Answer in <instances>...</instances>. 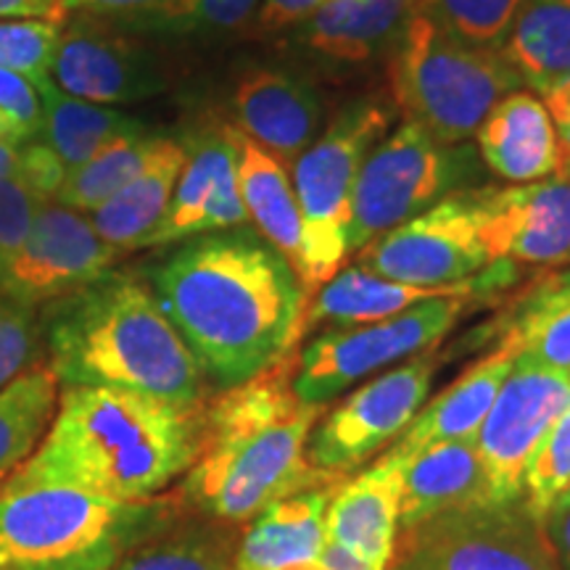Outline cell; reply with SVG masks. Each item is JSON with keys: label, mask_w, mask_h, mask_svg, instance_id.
Here are the masks:
<instances>
[{"label": "cell", "mask_w": 570, "mask_h": 570, "mask_svg": "<svg viewBox=\"0 0 570 570\" xmlns=\"http://www.w3.org/2000/svg\"><path fill=\"white\" fill-rule=\"evenodd\" d=\"M481 159L491 173L510 183H533L560 169L558 132L541 98L512 90L499 101L479 130Z\"/></svg>", "instance_id": "obj_20"}, {"label": "cell", "mask_w": 570, "mask_h": 570, "mask_svg": "<svg viewBox=\"0 0 570 570\" xmlns=\"http://www.w3.org/2000/svg\"><path fill=\"white\" fill-rule=\"evenodd\" d=\"M169 520L164 499L119 502L67 483L6 481L0 570H114Z\"/></svg>", "instance_id": "obj_5"}, {"label": "cell", "mask_w": 570, "mask_h": 570, "mask_svg": "<svg viewBox=\"0 0 570 570\" xmlns=\"http://www.w3.org/2000/svg\"><path fill=\"white\" fill-rule=\"evenodd\" d=\"M35 88H38L42 111L38 135L69 173L92 159L111 140L142 130L138 119L111 106H98L69 96L51 77H46Z\"/></svg>", "instance_id": "obj_28"}, {"label": "cell", "mask_w": 570, "mask_h": 570, "mask_svg": "<svg viewBox=\"0 0 570 570\" xmlns=\"http://www.w3.org/2000/svg\"><path fill=\"white\" fill-rule=\"evenodd\" d=\"M298 352L225 389L204 410L202 444L183 491L204 515L244 523L277 499L338 483L306 460V441L325 404L302 402L294 391Z\"/></svg>", "instance_id": "obj_3"}, {"label": "cell", "mask_w": 570, "mask_h": 570, "mask_svg": "<svg viewBox=\"0 0 570 570\" xmlns=\"http://www.w3.org/2000/svg\"><path fill=\"white\" fill-rule=\"evenodd\" d=\"M169 0H63L67 11H85L96 13V17H119L125 21L138 19L142 13H151Z\"/></svg>", "instance_id": "obj_44"}, {"label": "cell", "mask_w": 570, "mask_h": 570, "mask_svg": "<svg viewBox=\"0 0 570 570\" xmlns=\"http://www.w3.org/2000/svg\"><path fill=\"white\" fill-rule=\"evenodd\" d=\"M570 404V373L515 362L475 433L489 504L520 502L525 468Z\"/></svg>", "instance_id": "obj_13"}, {"label": "cell", "mask_w": 570, "mask_h": 570, "mask_svg": "<svg viewBox=\"0 0 570 570\" xmlns=\"http://www.w3.org/2000/svg\"><path fill=\"white\" fill-rule=\"evenodd\" d=\"M396 40L389 63L394 101L410 125L446 146L475 135L489 111L523 85L502 51L465 46L417 13Z\"/></svg>", "instance_id": "obj_6"}, {"label": "cell", "mask_w": 570, "mask_h": 570, "mask_svg": "<svg viewBox=\"0 0 570 570\" xmlns=\"http://www.w3.org/2000/svg\"><path fill=\"white\" fill-rule=\"evenodd\" d=\"M338 483L296 491L256 512L238 541L235 570H281L315 558L325 547V510Z\"/></svg>", "instance_id": "obj_23"}, {"label": "cell", "mask_w": 570, "mask_h": 570, "mask_svg": "<svg viewBox=\"0 0 570 570\" xmlns=\"http://www.w3.org/2000/svg\"><path fill=\"white\" fill-rule=\"evenodd\" d=\"M502 56L539 92L570 75V0H523Z\"/></svg>", "instance_id": "obj_29"}, {"label": "cell", "mask_w": 570, "mask_h": 570, "mask_svg": "<svg viewBox=\"0 0 570 570\" xmlns=\"http://www.w3.org/2000/svg\"><path fill=\"white\" fill-rule=\"evenodd\" d=\"M51 80L69 96L98 106L142 101L164 90V77L151 56L88 21L61 30Z\"/></svg>", "instance_id": "obj_17"}, {"label": "cell", "mask_w": 570, "mask_h": 570, "mask_svg": "<svg viewBox=\"0 0 570 570\" xmlns=\"http://www.w3.org/2000/svg\"><path fill=\"white\" fill-rule=\"evenodd\" d=\"M468 504H489L473 439L436 441L404 458L399 531Z\"/></svg>", "instance_id": "obj_21"}, {"label": "cell", "mask_w": 570, "mask_h": 570, "mask_svg": "<svg viewBox=\"0 0 570 570\" xmlns=\"http://www.w3.org/2000/svg\"><path fill=\"white\" fill-rule=\"evenodd\" d=\"M281 570H373L367 562H362L360 558H354L352 552L341 550V547L331 544L325 539V547L320 550L315 558H306L302 562H294V566L281 568Z\"/></svg>", "instance_id": "obj_46"}, {"label": "cell", "mask_w": 570, "mask_h": 570, "mask_svg": "<svg viewBox=\"0 0 570 570\" xmlns=\"http://www.w3.org/2000/svg\"><path fill=\"white\" fill-rule=\"evenodd\" d=\"M59 404V381L48 365H35L0 391V481L32 458Z\"/></svg>", "instance_id": "obj_31"}, {"label": "cell", "mask_w": 570, "mask_h": 570, "mask_svg": "<svg viewBox=\"0 0 570 570\" xmlns=\"http://www.w3.org/2000/svg\"><path fill=\"white\" fill-rule=\"evenodd\" d=\"M520 502L539 523L570 504V404L533 452Z\"/></svg>", "instance_id": "obj_35"}, {"label": "cell", "mask_w": 570, "mask_h": 570, "mask_svg": "<svg viewBox=\"0 0 570 570\" xmlns=\"http://www.w3.org/2000/svg\"><path fill=\"white\" fill-rule=\"evenodd\" d=\"M462 291H473V283L465 281L460 285H446V288H417V285L386 281V277L354 265L338 269L312 296V302L304 306L298 336L327 323L341 327L377 323V320L394 317L399 312L410 309V306L428 302V298L462 294Z\"/></svg>", "instance_id": "obj_25"}, {"label": "cell", "mask_w": 570, "mask_h": 570, "mask_svg": "<svg viewBox=\"0 0 570 570\" xmlns=\"http://www.w3.org/2000/svg\"><path fill=\"white\" fill-rule=\"evenodd\" d=\"M331 0H262L259 27L265 32H277L285 27H298L317 9H323Z\"/></svg>", "instance_id": "obj_43"}, {"label": "cell", "mask_w": 570, "mask_h": 570, "mask_svg": "<svg viewBox=\"0 0 570 570\" xmlns=\"http://www.w3.org/2000/svg\"><path fill=\"white\" fill-rule=\"evenodd\" d=\"M262 0H169L127 24L156 32H230L259 11Z\"/></svg>", "instance_id": "obj_36"}, {"label": "cell", "mask_w": 570, "mask_h": 570, "mask_svg": "<svg viewBox=\"0 0 570 570\" xmlns=\"http://www.w3.org/2000/svg\"><path fill=\"white\" fill-rule=\"evenodd\" d=\"M389 570H562L523 502L468 504L399 531Z\"/></svg>", "instance_id": "obj_9"}, {"label": "cell", "mask_w": 570, "mask_h": 570, "mask_svg": "<svg viewBox=\"0 0 570 570\" xmlns=\"http://www.w3.org/2000/svg\"><path fill=\"white\" fill-rule=\"evenodd\" d=\"M48 367L63 386H106L202 404L204 370L154 288L138 275L106 273L51 302L40 320Z\"/></svg>", "instance_id": "obj_4"}, {"label": "cell", "mask_w": 570, "mask_h": 570, "mask_svg": "<svg viewBox=\"0 0 570 570\" xmlns=\"http://www.w3.org/2000/svg\"><path fill=\"white\" fill-rule=\"evenodd\" d=\"M248 225L238 185V130L202 132L185 146L183 173L159 227L142 248L169 246L204 233Z\"/></svg>", "instance_id": "obj_16"}, {"label": "cell", "mask_w": 570, "mask_h": 570, "mask_svg": "<svg viewBox=\"0 0 570 570\" xmlns=\"http://www.w3.org/2000/svg\"><path fill=\"white\" fill-rule=\"evenodd\" d=\"M159 142V135H148L146 130L111 140L92 159L71 169L53 202L90 214L148 167Z\"/></svg>", "instance_id": "obj_32"}, {"label": "cell", "mask_w": 570, "mask_h": 570, "mask_svg": "<svg viewBox=\"0 0 570 570\" xmlns=\"http://www.w3.org/2000/svg\"><path fill=\"white\" fill-rule=\"evenodd\" d=\"M504 338L525 365L570 373V273L539 283L523 298Z\"/></svg>", "instance_id": "obj_30"}, {"label": "cell", "mask_w": 570, "mask_h": 570, "mask_svg": "<svg viewBox=\"0 0 570 570\" xmlns=\"http://www.w3.org/2000/svg\"><path fill=\"white\" fill-rule=\"evenodd\" d=\"M470 296L473 291L436 296L377 323L323 333L298 352L296 396L309 404H327L375 370L431 352L465 315Z\"/></svg>", "instance_id": "obj_10"}, {"label": "cell", "mask_w": 570, "mask_h": 570, "mask_svg": "<svg viewBox=\"0 0 570 570\" xmlns=\"http://www.w3.org/2000/svg\"><path fill=\"white\" fill-rule=\"evenodd\" d=\"M240 135L273 154L285 169L317 138L323 104L309 82L281 69L248 71L233 92Z\"/></svg>", "instance_id": "obj_19"}, {"label": "cell", "mask_w": 570, "mask_h": 570, "mask_svg": "<svg viewBox=\"0 0 570 570\" xmlns=\"http://www.w3.org/2000/svg\"><path fill=\"white\" fill-rule=\"evenodd\" d=\"M515 346L502 338L494 352L465 370V375H460L452 386L441 391L428 407L417 412L407 431L394 444L396 452L402 458H410L417 449L436 444V441L475 439L504 377L515 367Z\"/></svg>", "instance_id": "obj_22"}, {"label": "cell", "mask_w": 570, "mask_h": 570, "mask_svg": "<svg viewBox=\"0 0 570 570\" xmlns=\"http://www.w3.org/2000/svg\"><path fill=\"white\" fill-rule=\"evenodd\" d=\"M412 17L415 0H331L298 24V42L327 59L360 63L396 40Z\"/></svg>", "instance_id": "obj_24"}, {"label": "cell", "mask_w": 570, "mask_h": 570, "mask_svg": "<svg viewBox=\"0 0 570 570\" xmlns=\"http://www.w3.org/2000/svg\"><path fill=\"white\" fill-rule=\"evenodd\" d=\"M151 288L204 375L230 389L298 344L306 306L291 262L259 233H204L159 262Z\"/></svg>", "instance_id": "obj_1"}, {"label": "cell", "mask_w": 570, "mask_h": 570, "mask_svg": "<svg viewBox=\"0 0 570 570\" xmlns=\"http://www.w3.org/2000/svg\"><path fill=\"white\" fill-rule=\"evenodd\" d=\"M404 458L394 446L375 465L333 489L325 510V539L373 570H389L399 539Z\"/></svg>", "instance_id": "obj_18"}, {"label": "cell", "mask_w": 570, "mask_h": 570, "mask_svg": "<svg viewBox=\"0 0 570 570\" xmlns=\"http://www.w3.org/2000/svg\"><path fill=\"white\" fill-rule=\"evenodd\" d=\"M541 529H544L547 539H550L560 566H566L570 570V504L566 510L554 512L552 518H547L544 523H541Z\"/></svg>", "instance_id": "obj_47"}, {"label": "cell", "mask_w": 570, "mask_h": 570, "mask_svg": "<svg viewBox=\"0 0 570 570\" xmlns=\"http://www.w3.org/2000/svg\"><path fill=\"white\" fill-rule=\"evenodd\" d=\"M3 265H6V262H3V256H0V273H3Z\"/></svg>", "instance_id": "obj_49"}, {"label": "cell", "mask_w": 570, "mask_h": 570, "mask_svg": "<svg viewBox=\"0 0 570 570\" xmlns=\"http://www.w3.org/2000/svg\"><path fill=\"white\" fill-rule=\"evenodd\" d=\"M391 109L356 101L333 119L291 164V185L304 225V296L309 302L338 273L348 252V214L356 175L367 154L386 138Z\"/></svg>", "instance_id": "obj_7"}, {"label": "cell", "mask_w": 570, "mask_h": 570, "mask_svg": "<svg viewBox=\"0 0 570 570\" xmlns=\"http://www.w3.org/2000/svg\"><path fill=\"white\" fill-rule=\"evenodd\" d=\"M61 30V21L0 19V69L17 71L35 85L51 77Z\"/></svg>", "instance_id": "obj_37"}, {"label": "cell", "mask_w": 570, "mask_h": 570, "mask_svg": "<svg viewBox=\"0 0 570 570\" xmlns=\"http://www.w3.org/2000/svg\"><path fill=\"white\" fill-rule=\"evenodd\" d=\"M51 198L40 194L21 173L0 177V256L3 262L24 244L35 217Z\"/></svg>", "instance_id": "obj_39"}, {"label": "cell", "mask_w": 570, "mask_h": 570, "mask_svg": "<svg viewBox=\"0 0 570 570\" xmlns=\"http://www.w3.org/2000/svg\"><path fill=\"white\" fill-rule=\"evenodd\" d=\"M238 185L248 219L291 262L304 285V225L288 169L240 132Z\"/></svg>", "instance_id": "obj_27"}, {"label": "cell", "mask_w": 570, "mask_h": 570, "mask_svg": "<svg viewBox=\"0 0 570 570\" xmlns=\"http://www.w3.org/2000/svg\"><path fill=\"white\" fill-rule=\"evenodd\" d=\"M67 17L63 0H0V19H48L63 24Z\"/></svg>", "instance_id": "obj_45"}, {"label": "cell", "mask_w": 570, "mask_h": 570, "mask_svg": "<svg viewBox=\"0 0 570 570\" xmlns=\"http://www.w3.org/2000/svg\"><path fill=\"white\" fill-rule=\"evenodd\" d=\"M541 104L547 106L554 132H558L560 146V169L558 173L570 175V75L554 82L552 88L541 92Z\"/></svg>", "instance_id": "obj_42"}, {"label": "cell", "mask_w": 570, "mask_h": 570, "mask_svg": "<svg viewBox=\"0 0 570 570\" xmlns=\"http://www.w3.org/2000/svg\"><path fill=\"white\" fill-rule=\"evenodd\" d=\"M185 146L173 138H161L154 159L138 177H132L119 194L92 209L88 217L106 244L119 252L142 248L173 202L177 177L183 173Z\"/></svg>", "instance_id": "obj_26"}, {"label": "cell", "mask_w": 570, "mask_h": 570, "mask_svg": "<svg viewBox=\"0 0 570 570\" xmlns=\"http://www.w3.org/2000/svg\"><path fill=\"white\" fill-rule=\"evenodd\" d=\"M202 428V404L67 386L40 446L9 481L67 483L119 502H148L188 473Z\"/></svg>", "instance_id": "obj_2"}, {"label": "cell", "mask_w": 570, "mask_h": 570, "mask_svg": "<svg viewBox=\"0 0 570 570\" xmlns=\"http://www.w3.org/2000/svg\"><path fill=\"white\" fill-rule=\"evenodd\" d=\"M0 109L11 114L17 122L30 130L35 138L40 132V96L32 80L17 75V71L0 69Z\"/></svg>", "instance_id": "obj_40"}, {"label": "cell", "mask_w": 570, "mask_h": 570, "mask_svg": "<svg viewBox=\"0 0 570 570\" xmlns=\"http://www.w3.org/2000/svg\"><path fill=\"white\" fill-rule=\"evenodd\" d=\"M436 375V348L373 377L327 412L306 441V460L317 473L344 481L362 462L402 436L425 407Z\"/></svg>", "instance_id": "obj_11"}, {"label": "cell", "mask_w": 570, "mask_h": 570, "mask_svg": "<svg viewBox=\"0 0 570 570\" xmlns=\"http://www.w3.org/2000/svg\"><path fill=\"white\" fill-rule=\"evenodd\" d=\"M19 173L30 180L35 188L40 190L46 198H56L59 194L61 183L67 180L69 169L63 167L59 156H56L51 148L46 146L42 140H27L24 146H21V164H19Z\"/></svg>", "instance_id": "obj_41"}, {"label": "cell", "mask_w": 570, "mask_h": 570, "mask_svg": "<svg viewBox=\"0 0 570 570\" xmlns=\"http://www.w3.org/2000/svg\"><path fill=\"white\" fill-rule=\"evenodd\" d=\"M21 146H24V142H21ZM21 146H13V142H0V177L19 173Z\"/></svg>", "instance_id": "obj_48"}, {"label": "cell", "mask_w": 570, "mask_h": 570, "mask_svg": "<svg viewBox=\"0 0 570 570\" xmlns=\"http://www.w3.org/2000/svg\"><path fill=\"white\" fill-rule=\"evenodd\" d=\"M370 273L417 288L460 285L489 265L473 190H458L370 240L356 254Z\"/></svg>", "instance_id": "obj_12"}, {"label": "cell", "mask_w": 570, "mask_h": 570, "mask_svg": "<svg viewBox=\"0 0 570 570\" xmlns=\"http://www.w3.org/2000/svg\"><path fill=\"white\" fill-rule=\"evenodd\" d=\"M238 539L219 529H164L119 560L114 570H235Z\"/></svg>", "instance_id": "obj_33"}, {"label": "cell", "mask_w": 570, "mask_h": 570, "mask_svg": "<svg viewBox=\"0 0 570 570\" xmlns=\"http://www.w3.org/2000/svg\"><path fill=\"white\" fill-rule=\"evenodd\" d=\"M473 173V154L404 122L362 161L348 214V252L452 194Z\"/></svg>", "instance_id": "obj_8"}, {"label": "cell", "mask_w": 570, "mask_h": 570, "mask_svg": "<svg viewBox=\"0 0 570 570\" xmlns=\"http://www.w3.org/2000/svg\"><path fill=\"white\" fill-rule=\"evenodd\" d=\"M42 325L38 306L0 294V391L38 365Z\"/></svg>", "instance_id": "obj_38"}, {"label": "cell", "mask_w": 570, "mask_h": 570, "mask_svg": "<svg viewBox=\"0 0 570 570\" xmlns=\"http://www.w3.org/2000/svg\"><path fill=\"white\" fill-rule=\"evenodd\" d=\"M473 194L489 262L570 265V175L554 173L512 188H481Z\"/></svg>", "instance_id": "obj_15"}, {"label": "cell", "mask_w": 570, "mask_h": 570, "mask_svg": "<svg viewBox=\"0 0 570 570\" xmlns=\"http://www.w3.org/2000/svg\"><path fill=\"white\" fill-rule=\"evenodd\" d=\"M523 0H415V13L449 38L502 51Z\"/></svg>", "instance_id": "obj_34"}, {"label": "cell", "mask_w": 570, "mask_h": 570, "mask_svg": "<svg viewBox=\"0 0 570 570\" xmlns=\"http://www.w3.org/2000/svg\"><path fill=\"white\" fill-rule=\"evenodd\" d=\"M122 252L106 244L88 214L48 202L32 230L0 273V294L21 304H46L111 273Z\"/></svg>", "instance_id": "obj_14"}]
</instances>
